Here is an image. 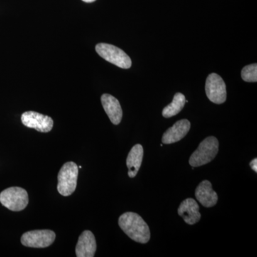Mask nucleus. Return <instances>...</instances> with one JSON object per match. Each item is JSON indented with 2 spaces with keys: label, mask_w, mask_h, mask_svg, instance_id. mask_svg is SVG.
Here are the masks:
<instances>
[{
  "label": "nucleus",
  "mask_w": 257,
  "mask_h": 257,
  "mask_svg": "<svg viewBox=\"0 0 257 257\" xmlns=\"http://www.w3.org/2000/svg\"><path fill=\"white\" fill-rule=\"evenodd\" d=\"M219 145V141L214 137L204 139L197 150L191 155L189 165L192 167H198L209 163L217 155Z\"/></svg>",
  "instance_id": "nucleus-2"
},
{
  "label": "nucleus",
  "mask_w": 257,
  "mask_h": 257,
  "mask_svg": "<svg viewBox=\"0 0 257 257\" xmlns=\"http://www.w3.org/2000/svg\"><path fill=\"white\" fill-rule=\"evenodd\" d=\"M205 90L208 99L214 104H222L226 101V84L223 79L217 74L212 73L208 76Z\"/></svg>",
  "instance_id": "nucleus-7"
},
{
  "label": "nucleus",
  "mask_w": 257,
  "mask_h": 257,
  "mask_svg": "<svg viewBox=\"0 0 257 257\" xmlns=\"http://www.w3.org/2000/svg\"><path fill=\"white\" fill-rule=\"evenodd\" d=\"M0 202L10 210H23L28 205V193L21 187H10L0 193Z\"/></svg>",
  "instance_id": "nucleus-4"
},
{
  "label": "nucleus",
  "mask_w": 257,
  "mask_h": 257,
  "mask_svg": "<svg viewBox=\"0 0 257 257\" xmlns=\"http://www.w3.org/2000/svg\"><path fill=\"white\" fill-rule=\"evenodd\" d=\"M78 168H79V169H81V168H82V166H79Z\"/></svg>",
  "instance_id": "nucleus-19"
},
{
  "label": "nucleus",
  "mask_w": 257,
  "mask_h": 257,
  "mask_svg": "<svg viewBox=\"0 0 257 257\" xmlns=\"http://www.w3.org/2000/svg\"><path fill=\"white\" fill-rule=\"evenodd\" d=\"M186 98L182 93H177L174 96L173 100L169 105L165 106L162 110L164 117L170 118L178 114L185 105Z\"/></svg>",
  "instance_id": "nucleus-15"
},
{
  "label": "nucleus",
  "mask_w": 257,
  "mask_h": 257,
  "mask_svg": "<svg viewBox=\"0 0 257 257\" xmlns=\"http://www.w3.org/2000/svg\"><path fill=\"white\" fill-rule=\"evenodd\" d=\"M190 127L191 124L189 120H179L164 133L162 136V143L165 145H171L180 141L185 138Z\"/></svg>",
  "instance_id": "nucleus-9"
},
{
  "label": "nucleus",
  "mask_w": 257,
  "mask_h": 257,
  "mask_svg": "<svg viewBox=\"0 0 257 257\" xmlns=\"http://www.w3.org/2000/svg\"><path fill=\"white\" fill-rule=\"evenodd\" d=\"M119 226L130 239L138 243H146L150 239L148 225L139 214L126 212L119 218Z\"/></svg>",
  "instance_id": "nucleus-1"
},
{
  "label": "nucleus",
  "mask_w": 257,
  "mask_h": 257,
  "mask_svg": "<svg viewBox=\"0 0 257 257\" xmlns=\"http://www.w3.org/2000/svg\"><path fill=\"white\" fill-rule=\"evenodd\" d=\"M178 214L189 225L197 224L201 219L199 204L192 198L186 199L181 203L178 209Z\"/></svg>",
  "instance_id": "nucleus-11"
},
{
  "label": "nucleus",
  "mask_w": 257,
  "mask_h": 257,
  "mask_svg": "<svg viewBox=\"0 0 257 257\" xmlns=\"http://www.w3.org/2000/svg\"><path fill=\"white\" fill-rule=\"evenodd\" d=\"M143 147L141 145H135L130 150L126 158L128 175L130 178H134L138 175L143 162Z\"/></svg>",
  "instance_id": "nucleus-14"
},
{
  "label": "nucleus",
  "mask_w": 257,
  "mask_h": 257,
  "mask_svg": "<svg viewBox=\"0 0 257 257\" xmlns=\"http://www.w3.org/2000/svg\"><path fill=\"white\" fill-rule=\"evenodd\" d=\"M241 78L245 82H256L257 64H249L243 67L241 70Z\"/></svg>",
  "instance_id": "nucleus-16"
},
{
  "label": "nucleus",
  "mask_w": 257,
  "mask_h": 257,
  "mask_svg": "<svg viewBox=\"0 0 257 257\" xmlns=\"http://www.w3.org/2000/svg\"><path fill=\"white\" fill-rule=\"evenodd\" d=\"M82 1L84 2V3H94V2H95L96 0H82Z\"/></svg>",
  "instance_id": "nucleus-18"
},
{
  "label": "nucleus",
  "mask_w": 257,
  "mask_h": 257,
  "mask_svg": "<svg viewBox=\"0 0 257 257\" xmlns=\"http://www.w3.org/2000/svg\"><path fill=\"white\" fill-rule=\"evenodd\" d=\"M96 250V242L94 235L89 230L83 231L79 236L76 246V256L77 257H94Z\"/></svg>",
  "instance_id": "nucleus-10"
},
{
  "label": "nucleus",
  "mask_w": 257,
  "mask_h": 257,
  "mask_svg": "<svg viewBox=\"0 0 257 257\" xmlns=\"http://www.w3.org/2000/svg\"><path fill=\"white\" fill-rule=\"evenodd\" d=\"M250 167L255 172H257V159H253L251 162H250Z\"/></svg>",
  "instance_id": "nucleus-17"
},
{
  "label": "nucleus",
  "mask_w": 257,
  "mask_h": 257,
  "mask_svg": "<svg viewBox=\"0 0 257 257\" xmlns=\"http://www.w3.org/2000/svg\"><path fill=\"white\" fill-rule=\"evenodd\" d=\"M22 122L28 128H35L40 133H47L52 130L54 121L50 116L36 112V111H25L22 114Z\"/></svg>",
  "instance_id": "nucleus-8"
},
{
  "label": "nucleus",
  "mask_w": 257,
  "mask_h": 257,
  "mask_svg": "<svg viewBox=\"0 0 257 257\" xmlns=\"http://www.w3.org/2000/svg\"><path fill=\"white\" fill-rule=\"evenodd\" d=\"M196 198L204 207H212L218 202V195L213 190L212 185L209 181L204 180L196 189Z\"/></svg>",
  "instance_id": "nucleus-13"
},
{
  "label": "nucleus",
  "mask_w": 257,
  "mask_h": 257,
  "mask_svg": "<svg viewBox=\"0 0 257 257\" xmlns=\"http://www.w3.org/2000/svg\"><path fill=\"white\" fill-rule=\"evenodd\" d=\"M103 108L112 124H119L122 119V109L119 101L111 94H104L101 97Z\"/></svg>",
  "instance_id": "nucleus-12"
},
{
  "label": "nucleus",
  "mask_w": 257,
  "mask_h": 257,
  "mask_svg": "<svg viewBox=\"0 0 257 257\" xmlns=\"http://www.w3.org/2000/svg\"><path fill=\"white\" fill-rule=\"evenodd\" d=\"M79 168L76 163L69 162L62 166L59 172L57 191L64 197L73 194L77 188Z\"/></svg>",
  "instance_id": "nucleus-3"
},
{
  "label": "nucleus",
  "mask_w": 257,
  "mask_h": 257,
  "mask_svg": "<svg viewBox=\"0 0 257 257\" xmlns=\"http://www.w3.org/2000/svg\"><path fill=\"white\" fill-rule=\"evenodd\" d=\"M95 50L98 55L103 59L120 68L130 69L131 67L132 60L130 57L124 51L114 45L99 43L96 45Z\"/></svg>",
  "instance_id": "nucleus-5"
},
{
  "label": "nucleus",
  "mask_w": 257,
  "mask_h": 257,
  "mask_svg": "<svg viewBox=\"0 0 257 257\" xmlns=\"http://www.w3.org/2000/svg\"><path fill=\"white\" fill-rule=\"evenodd\" d=\"M55 238V233L52 230H33L23 234L21 243L28 247L46 248L53 243Z\"/></svg>",
  "instance_id": "nucleus-6"
}]
</instances>
